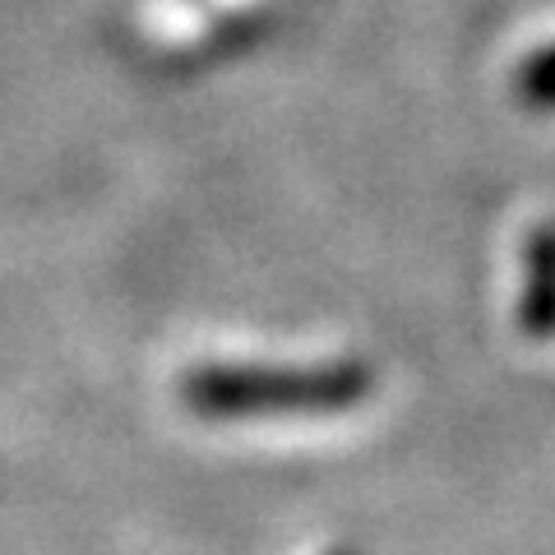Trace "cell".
<instances>
[{
	"label": "cell",
	"instance_id": "1",
	"mask_svg": "<svg viewBox=\"0 0 555 555\" xmlns=\"http://www.w3.org/2000/svg\"><path fill=\"white\" fill-rule=\"evenodd\" d=\"M181 403L199 422H306L338 416L375 393V371L357 357L273 366V361H204L181 375Z\"/></svg>",
	"mask_w": 555,
	"mask_h": 555
},
{
	"label": "cell",
	"instance_id": "2",
	"mask_svg": "<svg viewBox=\"0 0 555 555\" xmlns=\"http://www.w3.org/2000/svg\"><path fill=\"white\" fill-rule=\"evenodd\" d=\"M546 273H551V232L537 228L532 232V250H528V306H524V324H528L532 338H546V324H551Z\"/></svg>",
	"mask_w": 555,
	"mask_h": 555
},
{
	"label": "cell",
	"instance_id": "3",
	"mask_svg": "<svg viewBox=\"0 0 555 555\" xmlns=\"http://www.w3.org/2000/svg\"><path fill=\"white\" fill-rule=\"evenodd\" d=\"M546 69H551V51H537V56L528 61V102H532V107L537 112H546V102H551V75H546Z\"/></svg>",
	"mask_w": 555,
	"mask_h": 555
}]
</instances>
